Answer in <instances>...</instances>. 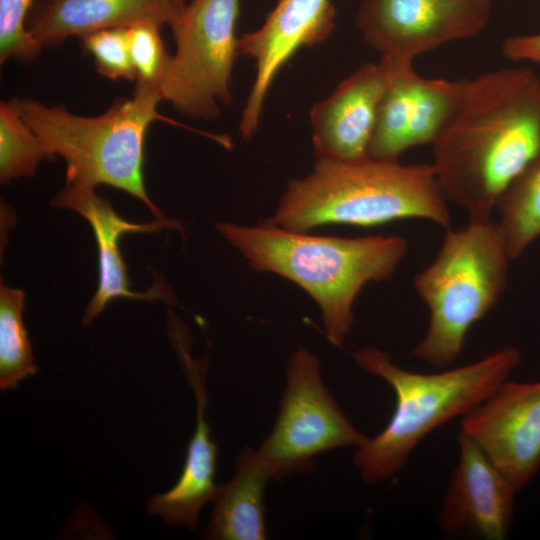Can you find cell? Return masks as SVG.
Wrapping results in <instances>:
<instances>
[{
  "instance_id": "ffe728a7",
  "label": "cell",
  "mask_w": 540,
  "mask_h": 540,
  "mask_svg": "<svg viewBox=\"0 0 540 540\" xmlns=\"http://www.w3.org/2000/svg\"><path fill=\"white\" fill-rule=\"evenodd\" d=\"M24 292L0 286V388L14 389L20 381L34 375L35 363L28 332L23 322Z\"/></svg>"
},
{
  "instance_id": "5b68a950",
  "label": "cell",
  "mask_w": 540,
  "mask_h": 540,
  "mask_svg": "<svg viewBox=\"0 0 540 540\" xmlns=\"http://www.w3.org/2000/svg\"><path fill=\"white\" fill-rule=\"evenodd\" d=\"M159 88L136 84L133 97L119 99L98 116H81L62 105L18 99L20 113L52 156L66 163V184L93 188L105 184L142 201L156 219L164 218L144 185V142L156 120L179 124L157 111Z\"/></svg>"
},
{
  "instance_id": "603a6c76",
  "label": "cell",
  "mask_w": 540,
  "mask_h": 540,
  "mask_svg": "<svg viewBox=\"0 0 540 540\" xmlns=\"http://www.w3.org/2000/svg\"><path fill=\"white\" fill-rule=\"evenodd\" d=\"M160 29L161 27L151 23H138L127 27L137 84L161 90L172 55L165 47Z\"/></svg>"
},
{
  "instance_id": "d4e9b609",
  "label": "cell",
  "mask_w": 540,
  "mask_h": 540,
  "mask_svg": "<svg viewBox=\"0 0 540 540\" xmlns=\"http://www.w3.org/2000/svg\"><path fill=\"white\" fill-rule=\"evenodd\" d=\"M502 53L513 61H529L540 67V33L508 37Z\"/></svg>"
},
{
  "instance_id": "52a82bcc",
  "label": "cell",
  "mask_w": 540,
  "mask_h": 540,
  "mask_svg": "<svg viewBox=\"0 0 540 540\" xmlns=\"http://www.w3.org/2000/svg\"><path fill=\"white\" fill-rule=\"evenodd\" d=\"M365 439L323 384L318 357L306 348L296 350L287 364L275 424L256 449L270 478L310 472L317 455L357 447Z\"/></svg>"
},
{
  "instance_id": "9c48e42d",
  "label": "cell",
  "mask_w": 540,
  "mask_h": 540,
  "mask_svg": "<svg viewBox=\"0 0 540 540\" xmlns=\"http://www.w3.org/2000/svg\"><path fill=\"white\" fill-rule=\"evenodd\" d=\"M493 0H362L356 24L382 58L413 63L448 42L471 38L489 23Z\"/></svg>"
},
{
  "instance_id": "d6986e66",
  "label": "cell",
  "mask_w": 540,
  "mask_h": 540,
  "mask_svg": "<svg viewBox=\"0 0 540 540\" xmlns=\"http://www.w3.org/2000/svg\"><path fill=\"white\" fill-rule=\"evenodd\" d=\"M512 260L540 237V157L505 191L497 208Z\"/></svg>"
},
{
  "instance_id": "2e32d148",
  "label": "cell",
  "mask_w": 540,
  "mask_h": 540,
  "mask_svg": "<svg viewBox=\"0 0 540 540\" xmlns=\"http://www.w3.org/2000/svg\"><path fill=\"white\" fill-rule=\"evenodd\" d=\"M181 13L170 0H35L27 28L46 48L105 28L138 23L173 27Z\"/></svg>"
},
{
  "instance_id": "6da1fadb",
  "label": "cell",
  "mask_w": 540,
  "mask_h": 540,
  "mask_svg": "<svg viewBox=\"0 0 540 540\" xmlns=\"http://www.w3.org/2000/svg\"><path fill=\"white\" fill-rule=\"evenodd\" d=\"M434 145L432 167L446 201L487 222L507 188L540 157V76L502 68L467 80Z\"/></svg>"
},
{
  "instance_id": "3957f363",
  "label": "cell",
  "mask_w": 540,
  "mask_h": 540,
  "mask_svg": "<svg viewBox=\"0 0 540 540\" xmlns=\"http://www.w3.org/2000/svg\"><path fill=\"white\" fill-rule=\"evenodd\" d=\"M446 202L432 165H403L371 157L317 159L308 175L287 184L267 221L296 232L328 224L368 227L409 218L449 229Z\"/></svg>"
},
{
  "instance_id": "277c9868",
  "label": "cell",
  "mask_w": 540,
  "mask_h": 540,
  "mask_svg": "<svg viewBox=\"0 0 540 540\" xmlns=\"http://www.w3.org/2000/svg\"><path fill=\"white\" fill-rule=\"evenodd\" d=\"M353 359L361 370L387 382L396 396L386 427L366 437L353 457L362 480L377 484L400 472L430 432L486 400L520 364L521 353L505 347L468 365L431 374L404 370L389 353L373 347L357 350Z\"/></svg>"
},
{
  "instance_id": "e0dca14e",
  "label": "cell",
  "mask_w": 540,
  "mask_h": 540,
  "mask_svg": "<svg viewBox=\"0 0 540 540\" xmlns=\"http://www.w3.org/2000/svg\"><path fill=\"white\" fill-rule=\"evenodd\" d=\"M270 476L256 449L245 447L236 458V471L217 486L214 508L202 538L264 540L267 538L264 494Z\"/></svg>"
},
{
  "instance_id": "4fadbf2b",
  "label": "cell",
  "mask_w": 540,
  "mask_h": 540,
  "mask_svg": "<svg viewBox=\"0 0 540 540\" xmlns=\"http://www.w3.org/2000/svg\"><path fill=\"white\" fill-rule=\"evenodd\" d=\"M459 457L438 512L446 536L503 540L508 536L518 492L466 434H458Z\"/></svg>"
},
{
  "instance_id": "484cf974",
  "label": "cell",
  "mask_w": 540,
  "mask_h": 540,
  "mask_svg": "<svg viewBox=\"0 0 540 540\" xmlns=\"http://www.w3.org/2000/svg\"><path fill=\"white\" fill-rule=\"evenodd\" d=\"M173 5L180 11L182 12L184 10V8L186 7V0H170Z\"/></svg>"
},
{
  "instance_id": "7c38bea8",
  "label": "cell",
  "mask_w": 540,
  "mask_h": 540,
  "mask_svg": "<svg viewBox=\"0 0 540 540\" xmlns=\"http://www.w3.org/2000/svg\"><path fill=\"white\" fill-rule=\"evenodd\" d=\"M167 325L171 344L195 396L196 426L178 481L168 491L151 496L147 509L149 515L159 516L168 524L192 530L198 524L203 506L213 500L217 490V446L210 437L206 420L208 359H193L188 330L174 314L168 316Z\"/></svg>"
},
{
  "instance_id": "cb8c5ba5",
  "label": "cell",
  "mask_w": 540,
  "mask_h": 540,
  "mask_svg": "<svg viewBox=\"0 0 540 540\" xmlns=\"http://www.w3.org/2000/svg\"><path fill=\"white\" fill-rule=\"evenodd\" d=\"M35 0H0V62L34 61L42 48L27 28V18Z\"/></svg>"
},
{
  "instance_id": "ac0fdd59",
  "label": "cell",
  "mask_w": 540,
  "mask_h": 540,
  "mask_svg": "<svg viewBox=\"0 0 540 540\" xmlns=\"http://www.w3.org/2000/svg\"><path fill=\"white\" fill-rule=\"evenodd\" d=\"M417 77L413 63L396 62L378 107L369 147L371 158L398 161L408 150L407 131Z\"/></svg>"
},
{
  "instance_id": "8992f818",
  "label": "cell",
  "mask_w": 540,
  "mask_h": 540,
  "mask_svg": "<svg viewBox=\"0 0 540 540\" xmlns=\"http://www.w3.org/2000/svg\"><path fill=\"white\" fill-rule=\"evenodd\" d=\"M512 260L498 222L447 229L434 261L414 279L429 325L411 355L445 368L461 353L469 329L498 302Z\"/></svg>"
},
{
  "instance_id": "7402d4cb",
  "label": "cell",
  "mask_w": 540,
  "mask_h": 540,
  "mask_svg": "<svg viewBox=\"0 0 540 540\" xmlns=\"http://www.w3.org/2000/svg\"><path fill=\"white\" fill-rule=\"evenodd\" d=\"M79 38L83 50L91 55L102 76L111 80H136L127 27L100 29Z\"/></svg>"
},
{
  "instance_id": "8fae6325",
  "label": "cell",
  "mask_w": 540,
  "mask_h": 540,
  "mask_svg": "<svg viewBox=\"0 0 540 540\" xmlns=\"http://www.w3.org/2000/svg\"><path fill=\"white\" fill-rule=\"evenodd\" d=\"M335 14L330 0H278L258 29L238 39V55L256 63L240 121L243 138L256 133L266 95L280 69L300 48L324 41L335 28Z\"/></svg>"
},
{
  "instance_id": "30bf717a",
  "label": "cell",
  "mask_w": 540,
  "mask_h": 540,
  "mask_svg": "<svg viewBox=\"0 0 540 540\" xmlns=\"http://www.w3.org/2000/svg\"><path fill=\"white\" fill-rule=\"evenodd\" d=\"M470 437L519 491L540 469V381H504L465 414Z\"/></svg>"
},
{
  "instance_id": "ba28073f",
  "label": "cell",
  "mask_w": 540,
  "mask_h": 540,
  "mask_svg": "<svg viewBox=\"0 0 540 540\" xmlns=\"http://www.w3.org/2000/svg\"><path fill=\"white\" fill-rule=\"evenodd\" d=\"M238 16L239 0H192L171 27L176 51L161 95L179 113L211 120L231 103Z\"/></svg>"
},
{
  "instance_id": "7a4b0ae2",
  "label": "cell",
  "mask_w": 540,
  "mask_h": 540,
  "mask_svg": "<svg viewBox=\"0 0 540 540\" xmlns=\"http://www.w3.org/2000/svg\"><path fill=\"white\" fill-rule=\"evenodd\" d=\"M216 227L255 271L277 274L305 290L321 311L329 342L339 348L353 326V305L362 288L389 279L408 250L398 235L319 236L268 221Z\"/></svg>"
},
{
  "instance_id": "44dd1931",
  "label": "cell",
  "mask_w": 540,
  "mask_h": 540,
  "mask_svg": "<svg viewBox=\"0 0 540 540\" xmlns=\"http://www.w3.org/2000/svg\"><path fill=\"white\" fill-rule=\"evenodd\" d=\"M52 154L23 119L17 98L0 103V181L33 176Z\"/></svg>"
},
{
  "instance_id": "5bb4252c",
  "label": "cell",
  "mask_w": 540,
  "mask_h": 540,
  "mask_svg": "<svg viewBox=\"0 0 540 540\" xmlns=\"http://www.w3.org/2000/svg\"><path fill=\"white\" fill-rule=\"evenodd\" d=\"M396 62L380 57L347 76L310 112L317 159L359 161L369 158L378 107Z\"/></svg>"
},
{
  "instance_id": "9a60e30c",
  "label": "cell",
  "mask_w": 540,
  "mask_h": 540,
  "mask_svg": "<svg viewBox=\"0 0 540 540\" xmlns=\"http://www.w3.org/2000/svg\"><path fill=\"white\" fill-rule=\"evenodd\" d=\"M51 205L73 210L83 216L90 224L97 243L99 282L94 296L86 307L82 319L84 326L90 325L105 307L117 298L176 303L171 289L160 277L145 292L131 289L119 241L128 233H152L164 228L181 229L179 222L165 217L150 223L129 222L113 209L109 201L98 196L95 189L67 184L52 200Z\"/></svg>"
}]
</instances>
